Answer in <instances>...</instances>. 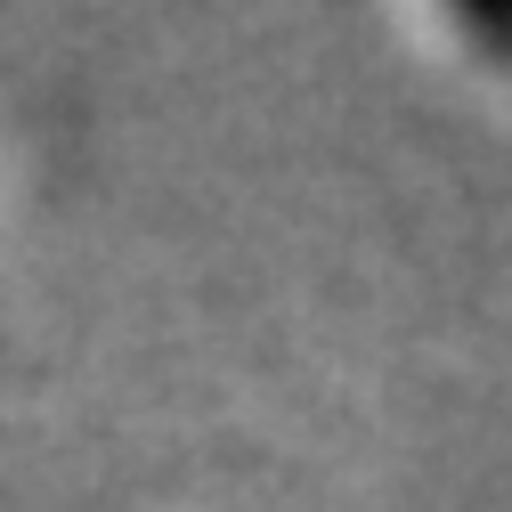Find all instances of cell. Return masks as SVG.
I'll return each mask as SVG.
<instances>
[{
	"mask_svg": "<svg viewBox=\"0 0 512 512\" xmlns=\"http://www.w3.org/2000/svg\"><path fill=\"white\" fill-rule=\"evenodd\" d=\"M447 17H456V33L496 57V66H512V0H447Z\"/></svg>",
	"mask_w": 512,
	"mask_h": 512,
	"instance_id": "obj_1",
	"label": "cell"
}]
</instances>
